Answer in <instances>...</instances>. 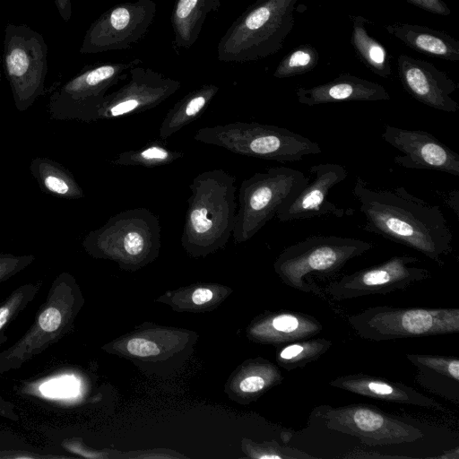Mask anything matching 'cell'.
Here are the masks:
<instances>
[{"label": "cell", "instance_id": "cell-1", "mask_svg": "<svg viewBox=\"0 0 459 459\" xmlns=\"http://www.w3.org/2000/svg\"><path fill=\"white\" fill-rule=\"evenodd\" d=\"M365 217L363 230L412 248L438 265L451 254L453 233L440 207L403 186L369 188L357 177L352 190Z\"/></svg>", "mask_w": 459, "mask_h": 459}, {"label": "cell", "instance_id": "cell-2", "mask_svg": "<svg viewBox=\"0 0 459 459\" xmlns=\"http://www.w3.org/2000/svg\"><path fill=\"white\" fill-rule=\"evenodd\" d=\"M181 235L183 247L192 255H206L228 242L232 236L238 204L236 177L221 169L196 175Z\"/></svg>", "mask_w": 459, "mask_h": 459}, {"label": "cell", "instance_id": "cell-3", "mask_svg": "<svg viewBox=\"0 0 459 459\" xmlns=\"http://www.w3.org/2000/svg\"><path fill=\"white\" fill-rule=\"evenodd\" d=\"M298 0H255L229 27L217 46V58L246 63L266 58L283 47L295 24Z\"/></svg>", "mask_w": 459, "mask_h": 459}, {"label": "cell", "instance_id": "cell-4", "mask_svg": "<svg viewBox=\"0 0 459 459\" xmlns=\"http://www.w3.org/2000/svg\"><path fill=\"white\" fill-rule=\"evenodd\" d=\"M373 243L338 236H311L287 247L274 262V270L292 289L323 296L324 290L310 280H328L337 275L351 259L363 255Z\"/></svg>", "mask_w": 459, "mask_h": 459}, {"label": "cell", "instance_id": "cell-5", "mask_svg": "<svg viewBox=\"0 0 459 459\" xmlns=\"http://www.w3.org/2000/svg\"><path fill=\"white\" fill-rule=\"evenodd\" d=\"M194 139L236 154L293 162L322 152L320 145L287 128L257 122H233L199 128Z\"/></svg>", "mask_w": 459, "mask_h": 459}, {"label": "cell", "instance_id": "cell-6", "mask_svg": "<svg viewBox=\"0 0 459 459\" xmlns=\"http://www.w3.org/2000/svg\"><path fill=\"white\" fill-rule=\"evenodd\" d=\"M349 325L365 340L384 342L459 332V309L376 306L351 315Z\"/></svg>", "mask_w": 459, "mask_h": 459}, {"label": "cell", "instance_id": "cell-7", "mask_svg": "<svg viewBox=\"0 0 459 459\" xmlns=\"http://www.w3.org/2000/svg\"><path fill=\"white\" fill-rule=\"evenodd\" d=\"M309 178L292 168L273 167L243 180L232 233L235 241L245 242L254 237Z\"/></svg>", "mask_w": 459, "mask_h": 459}, {"label": "cell", "instance_id": "cell-8", "mask_svg": "<svg viewBox=\"0 0 459 459\" xmlns=\"http://www.w3.org/2000/svg\"><path fill=\"white\" fill-rule=\"evenodd\" d=\"M160 238L158 216L141 207L110 217L101 227L90 231L82 245L90 254L97 256L141 263L158 253Z\"/></svg>", "mask_w": 459, "mask_h": 459}, {"label": "cell", "instance_id": "cell-9", "mask_svg": "<svg viewBox=\"0 0 459 459\" xmlns=\"http://www.w3.org/2000/svg\"><path fill=\"white\" fill-rule=\"evenodd\" d=\"M142 61L103 62L84 66L49 98L48 112L52 119L99 120L100 109L109 89L127 79L129 71Z\"/></svg>", "mask_w": 459, "mask_h": 459}, {"label": "cell", "instance_id": "cell-10", "mask_svg": "<svg viewBox=\"0 0 459 459\" xmlns=\"http://www.w3.org/2000/svg\"><path fill=\"white\" fill-rule=\"evenodd\" d=\"M48 46L30 27L8 23L4 29L3 66L15 108L25 111L44 94Z\"/></svg>", "mask_w": 459, "mask_h": 459}, {"label": "cell", "instance_id": "cell-11", "mask_svg": "<svg viewBox=\"0 0 459 459\" xmlns=\"http://www.w3.org/2000/svg\"><path fill=\"white\" fill-rule=\"evenodd\" d=\"M156 10L153 0L125 2L108 8L90 25L79 52L97 54L131 49L149 31Z\"/></svg>", "mask_w": 459, "mask_h": 459}, {"label": "cell", "instance_id": "cell-12", "mask_svg": "<svg viewBox=\"0 0 459 459\" xmlns=\"http://www.w3.org/2000/svg\"><path fill=\"white\" fill-rule=\"evenodd\" d=\"M323 408L324 420L330 429L356 437L369 446L412 443L424 437L423 432L413 425L371 405Z\"/></svg>", "mask_w": 459, "mask_h": 459}, {"label": "cell", "instance_id": "cell-13", "mask_svg": "<svg viewBox=\"0 0 459 459\" xmlns=\"http://www.w3.org/2000/svg\"><path fill=\"white\" fill-rule=\"evenodd\" d=\"M419 261L415 256L395 255L382 264L343 275L323 290L337 301L403 290L431 276L428 269L414 265Z\"/></svg>", "mask_w": 459, "mask_h": 459}, {"label": "cell", "instance_id": "cell-14", "mask_svg": "<svg viewBox=\"0 0 459 459\" xmlns=\"http://www.w3.org/2000/svg\"><path fill=\"white\" fill-rule=\"evenodd\" d=\"M128 81L107 94L100 109V119H114L147 111L176 93L181 82L149 67L135 65Z\"/></svg>", "mask_w": 459, "mask_h": 459}, {"label": "cell", "instance_id": "cell-15", "mask_svg": "<svg viewBox=\"0 0 459 459\" xmlns=\"http://www.w3.org/2000/svg\"><path fill=\"white\" fill-rule=\"evenodd\" d=\"M310 178L278 210L276 218L281 222L309 220L324 215L342 218L352 210L338 207L328 200L331 189L347 178L346 169L336 163H320L309 168Z\"/></svg>", "mask_w": 459, "mask_h": 459}, {"label": "cell", "instance_id": "cell-16", "mask_svg": "<svg viewBox=\"0 0 459 459\" xmlns=\"http://www.w3.org/2000/svg\"><path fill=\"white\" fill-rule=\"evenodd\" d=\"M381 137L401 152L394 158L400 167L459 176V155L429 132L385 125Z\"/></svg>", "mask_w": 459, "mask_h": 459}, {"label": "cell", "instance_id": "cell-17", "mask_svg": "<svg viewBox=\"0 0 459 459\" xmlns=\"http://www.w3.org/2000/svg\"><path fill=\"white\" fill-rule=\"evenodd\" d=\"M397 71L403 89L416 100L440 111L458 110L459 104L451 96L458 84L433 64L402 54Z\"/></svg>", "mask_w": 459, "mask_h": 459}, {"label": "cell", "instance_id": "cell-18", "mask_svg": "<svg viewBox=\"0 0 459 459\" xmlns=\"http://www.w3.org/2000/svg\"><path fill=\"white\" fill-rule=\"evenodd\" d=\"M333 387L358 395L388 403L413 405L445 411L446 407L436 400L401 382L364 373L336 377L329 382Z\"/></svg>", "mask_w": 459, "mask_h": 459}, {"label": "cell", "instance_id": "cell-19", "mask_svg": "<svg viewBox=\"0 0 459 459\" xmlns=\"http://www.w3.org/2000/svg\"><path fill=\"white\" fill-rule=\"evenodd\" d=\"M299 103L307 106L342 101L388 100L390 95L379 83L351 74H341L333 80L310 88L296 89Z\"/></svg>", "mask_w": 459, "mask_h": 459}, {"label": "cell", "instance_id": "cell-20", "mask_svg": "<svg viewBox=\"0 0 459 459\" xmlns=\"http://www.w3.org/2000/svg\"><path fill=\"white\" fill-rule=\"evenodd\" d=\"M416 368V382L425 389L448 400H459V359L454 356L405 355Z\"/></svg>", "mask_w": 459, "mask_h": 459}, {"label": "cell", "instance_id": "cell-21", "mask_svg": "<svg viewBox=\"0 0 459 459\" xmlns=\"http://www.w3.org/2000/svg\"><path fill=\"white\" fill-rule=\"evenodd\" d=\"M386 31L413 50L447 61L459 60V41L444 30L418 24L395 22Z\"/></svg>", "mask_w": 459, "mask_h": 459}, {"label": "cell", "instance_id": "cell-22", "mask_svg": "<svg viewBox=\"0 0 459 459\" xmlns=\"http://www.w3.org/2000/svg\"><path fill=\"white\" fill-rule=\"evenodd\" d=\"M323 325L311 315L298 311H281L269 315L254 328L262 340L289 343L317 335Z\"/></svg>", "mask_w": 459, "mask_h": 459}, {"label": "cell", "instance_id": "cell-23", "mask_svg": "<svg viewBox=\"0 0 459 459\" xmlns=\"http://www.w3.org/2000/svg\"><path fill=\"white\" fill-rule=\"evenodd\" d=\"M221 0H175L170 22L175 50L190 48L198 39L209 13L217 12Z\"/></svg>", "mask_w": 459, "mask_h": 459}, {"label": "cell", "instance_id": "cell-24", "mask_svg": "<svg viewBox=\"0 0 459 459\" xmlns=\"http://www.w3.org/2000/svg\"><path fill=\"white\" fill-rule=\"evenodd\" d=\"M220 88L204 84L185 95L167 112L159 129L160 138L166 140L196 120L208 108Z\"/></svg>", "mask_w": 459, "mask_h": 459}, {"label": "cell", "instance_id": "cell-25", "mask_svg": "<svg viewBox=\"0 0 459 459\" xmlns=\"http://www.w3.org/2000/svg\"><path fill=\"white\" fill-rule=\"evenodd\" d=\"M29 169L42 192L69 200L83 197L82 188L73 173L59 162L45 157H36L31 160Z\"/></svg>", "mask_w": 459, "mask_h": 459}, {"label": "cell", "instance_id": "cell-26", "mask_svg": "<svg viewBox=\"0 0 459 459\" xmlns=\"http://www.w3.org/2000/svg\"><path fill=\"white\" fill-rule=\"evenodd\" d=\"M351 22V44L357 57L372 73L382 78L392 74L390 56L385 47L368 34V20L360 15H348Z\"/></svg>", "mask_w": 459, "mask_h": 459}, {"label": "cell", "instance_id": "cell-27", "mask_svg": "<svg viewBox=\"0 0 459 459\" xmlns=\"http://www.w3.org/2000/svg\"><path fill=\"white\" fill-rule=\"evenodd\" d=\"M184 152L169 148L162 139L150 141L144 146L117 154L111 163L116 166L156 168L183 158Z\"/></svg>", "mask_w": 459, "mask_h": 459}, {"label": "cell", "instance_id": "cell-28", "mask_svg": "<svg viewBox=\"0 0 459 459\" xmlns=\"http://www.w3.org/2000/svg\"><path fill=\"white\" fill-rule=\"evenodd\" d=\"M332 345L325 338L314 337L289 342L277 351V361L289 371L304 368L317 360Z\"/></svg>", "mask_w": 459, "mask_h": 459}, {"label": "cell", "instance_id": "cell-29", "mask_svg": "<svg viewBox=\"0 0 459 459\" xmlns=\"http://www.w3.org/2000/svg\"><path fill=\"white\" fill-rule=\"evenodd\" d=\"M317 49L310 44H301L289 52L280 61L273 76L290 78L312 71L318 64Z\"/></svg>", "mask_w": 459, "mask_h": 459}, {"label": "cell", "instance_id": "cell-30", "mask_svg": "<svg viewBox=\"0 0 459 459\" xmlns=\"http://www.w3.org/2000/svg\"><path fill=\"white\" fill-rule=\"evenodd\" d=\"M74 380L75 379L68 377L53 379V381H49L44 385H41L40 390L48 394L47 395L51 396L71 395L74 391V387H75Z\"/></svg>", "mask_w": 459, "mask_h": 459}, {"label": "cell", "instance_id": "cell-31", "mask_svg": "<svg viewBox=\"0 0 459 459\" xmlns=\"http://www.w3.org/2000/svg\"><path fill=\"white\" fill-rule=\"evenodd\" d=\"M126 349L129 353L138 357H150L160 353L156 343L145 339L135 337L128 341Z\"/></svg>", "mask_w": 459, "mask_h": 459}, {"label": "cell", "instance_id": "cell-32", "mask_svg": "<svg viewBox=\"0 0 459 459\" xmlns=\"http://www.w3.org/2000/svg\"><path fill=\"white\" fill-rule=\"evenodd\" d=\"M406 2L434 14L447 16L451 10L444 0H405Z\"/></svg>", "mask_w": 459, "mask_h": 459}, {"label": "cell", "instance_id": "cell-33", "mask_svg": "<svg viewBox=\"0 0 459 459\" xmlns=\"http://www.w3.org/2000/svg\"><path fill=\"white\" fill-rule=\"evenodd\" d=\"M61 324V314L56 307L44 310L39 317V325L46 332L56 331Z\"/></svg>", "mask_w": 459, "mask_h": 459}, {"label": "cell", "instance_id": "cell-34", "mask_svg": "<svg viewBox=\"0 0 459 459\" xmlns=\"http://www.w3.org/2000/svg\"><path fill=\"white\" fill-rule=\"evenodd\" d=\"M213 297L212 291L208 288H198L192 294V301L196 305H204Z\"/></svg>", "mask_w": 459, "mask_h": 459}, {"label": "cell", "instance_id": "cell-35", "mask_svg": "<svg viewBox=\"0 0 459 459\" xmlns=\"http://www.w3.org/2000/svg\"><path fill=\"white\" fill-rule=\"evenodd\" d=\"M54 3L62 20L68 22L72 17V1L54 0Z\"/></svg>", "mask_w": 459, "mask_h": 459}, {"label": "cell", "instance_id": "cell-36", "mask_svg": "<svg viewBox=\"0 0 459 459\" xmlns=\"http://www.w3.org/2000/svg\"><path fill=\"white\" fill-rule=\"evenodd\" d=\"M458 197L459 193L457 190H454L448 193L446 197V204L455 211V214L458 215Z\"/></svg>", "mask_w": 459, "mask_h": 459}, {"label": "cell", "instance_id": "cell-37", "mask_svg": "<svg viewBox=\"0 0 459 459\" xmlns=\"http://www.w3.org/2000/svg\"><path fill=\"white\" fill-rule=\"evenodd\" d=\"M10 310L7 307L0 308V329L6 323Z\"/></svg>", "mask_w": 459, "mask_h": 459}, {"label": "cell", "instance_id": "cell-38", "mask_svg": "<svg viewBox=\"0 0 459 459\" xmlns=\"http://www.w3.org/2000/svg\"><path fill=\"white\" fill-rule=\"evenodd\" d=\"M0 85H1V70H0Z\"/></svg>", "mask_w": 459, "mask_h": 459}]
</instances>
